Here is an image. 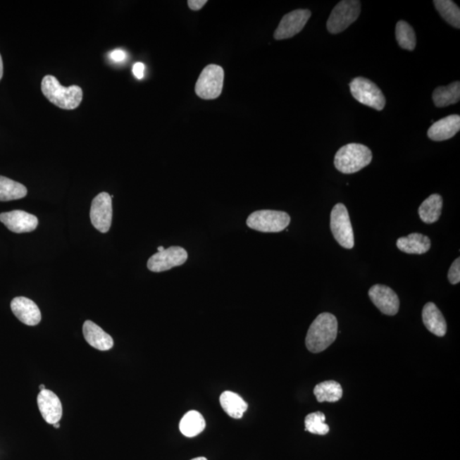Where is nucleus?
Segmentation results:
<instances>
[{
    "label": "nucleus",
    "instance_id": "22",
    "mask_svg": "<svg viewBox=\"0 0 460 460\" xmlns=\"http://www.w3.org/2000/svg\"><path fill=\"white\" fill-rule=\"evenodd\" d=\"M204 417L198 411L192 410L182 417L179 424L181 433L187 437H197L205 430Z\"/></svg>",
    "mask_w": 460,
    "mask_h": 460
},
{
    "label": "nucleus",
    "instance_id": "28",
    "mask_svg": "<svg viewBox=\"0 0 460 460\" xmlns=\"http://www.w3.org/2000/svg\"><path fill=\"white\" fill-rule=\"evenodd\" d=\"M325 416L323 413L316 412L309 414L305 418V430L312 434L325 435L329 433L328 425L325 424Z\"/></svg>",
    "mask_w": 460,
    "mask_h": 460
},
{
    "label": "nucleus",
    "instance_id": "11",
    "mask_svg": "<svg viewBox=\"0 0 460 460\" xmlns=\"http://www.w3.org/2000/svg\"><path fill=\"white\" fill-rule=\"evenodd\" d=\"M311 16V12L309 10H295L285 15L276 28L274 38L276 40H282L299 34Z\"/></svg>",
    "mask_w": 460,
    "mask_h": 460
},
{
    "label": "nucleus",
    "instance_id": "26",
    "mask_svg": "<svg viewBox=\"0 0 460 460\" xmlns=\"http://www.w3.org/2000/svg\"><path fill=\"white\" fill-rule=\"evenodd\" d=\"M435 9L445 21L455 28L460 27V10L451 0H435Z\"/></svg>",
    "mask_w": 460,
    "mask_h": 460
},
{
    "label": "nucleus",
    "instance_id": "34",
    "mask_svg": "<svg viewBox=\"0 0 460 460\" xmlns=\"http://www.w3.org/2000/svg\"><path fill=\"white\" fill-rule=\"evenodd\" d=\"M191 460H207V459L205 458V457H198V458H195V459H191Z\"/></svg>",
    "mask_w": 460,
    "mask_h": 460
},
{
    "label": "nucleus",
    "instance_id": "2",
    "mask_svg": "<svg viewBox=\"0 0 460 460\" xmlns=\"http://www.w3.org/2000/svg\"><path fill=\"white\" fill-rule=\"evenodd\" d=\"M42 89L44 97L60 108L71 110L78 108L83 99V91L78 85L65 87L52 75L44 76Z\"/></svg>",
    "mask_w": 460,
    "mask_h": 460
},
{
    "label": "nucleus",
    "instance_id": "16",
    "mask_svg": "<svg viewBox=\"0 0 460 460\" xmlns=\"http://www.w3.org/2000/svg\"><path fill=\"white\" fill-rule=\"evenodd\" d=\"M460 130V116L452 115L435 122L428 130L430 139L442 142L454 137Z\"/></svg>",
    "mask_w": 460,
    "mask_h": 460
},
{
    "label": "nucleus",
    "instance_id": "36",
    "mask_svg": "<svg viewBox=\"0 0 460 460\" xmlns=\"http://www.w3.org/2000/svg\"><path fill=\"white\" fill-rule=\"evenodd\" d=\"M164 250H165L164 247H162V246H161V247H158V252L163 251H164Z\"/></svg>",
    "mask_w": 460,
    "mask_h": 460
},
{
    "label": "nucleus",
    "instance_id": "31",
    "mask_svg": "<svg viewBox=\"0 0 460 460\" xmlns=\"http://www.w3.org/2000/svg\"><path fill=\"white\" fill-rule=\"evenodd\" d=\"M144 69H145V66L144 63H137L134 64V66L132 68V72L134 76H135L136 78L138 80H142V78H144Z\"/></svg>",
    "mask_w": 460,
    "mask_h": 460
},
{
    "label": "nucleus",
    "instance_id": "27",
    "mask_svg": "<svg viewBox=\"0 0 460 460\" xmlns=\"http://www.w3.org/2000/svg\"><path fill=\"white\" fill-rule=\"evenodd\" d=\"M396 38L399 46L404 50L414 51L416 47V35H415L413 27L405 21L397 23Z\"/></svg>",
    "mask_w": 460,
    "mask_h": 460
},
{
    "label": "nucleus",
    "instance_id": "17",
    "mask_svg": "<svg viewBox=\"0 0 460 460\" xmlns=\"http://www.w3.org/2000/svg\"><path fill=\"white\" fill-rule=\"evenodd\" d=\"M83 335L87 343L99 351L106 352L113 348V337L92 321L84 323Z\"/></svg>",
    "mask_w": 460,
    "mask_h": 460
},
{
    "label": "nucleus",
    "instance_id": "5",
    "mask_svg": "<svg viewBox=\"0 0 460 460\" xmlns=\"http://www.w3.org/2000/svg\"><path fill=\"white\" fill-rule=\"evenodd\" d=\"M223 80H225L223 69L218 65L210 64L203 69L199 75L195 85V92L202 99H218L223 91Z\"/></svg>",
    "mask_w": 460,
    "mask_h": 460
},
{
    "label": "nucleus",
    "instance_id": "4",
    "mask_svg": "<svg viewBox=\"0 0 460 460\" xmlns=\"http://www.w3.org/2000/svg\"><path fill=\"white\" fill-rule=\"evenodd\" d=\"M291 218L282 211L260 210L252 213L247 219V225L251 230L263 233H278L290 225Z\"/></svg>",
    "mask_w": 460,
    "mask_h": 460
},
{
    "label": "nucleus",
    "instance_id": "1",
    "mask_svg": "<svg viewBox=\"0 0 460 460\" xmlns=\"http://www.w3.org/2000/svg\"><path fill=\"white\" fill-rule=\"evenodd\" d=\"M337 335L336 317L331 313H321L309 327L305 344L312 353L323 352L335 341Z\"/></svg>",
    "mask_w": 460,
    "mask_h": 460
},
{
    "label": "nucleus",
    "instance_id": "33",
    "mask_svg": "<svg viewBox=\"0 0 460 460\" xmlns=\"http://www.w3.org/2000/svg\"><path fill=\"white\" fill-rule=\"evenodd\" d=\"M4 75V65L1 55H0V80H1Z\"/></svg>",
    "mask_w": 460,
    "mask_h": 460
},
{
    "label": "nucleus",
    "instance_id": "20",
    "mask_svg": "<svg viewBox=\"0 0 460 460\" xmlns=\"http://www.w3.org/2000/svg\"><path fill=\"white\" fill-rule=\"evenodd\" d=\"M443 201L441 195L434 194L430 195L418 209V215L423 222L434 223L441 217Z\"/></svg>",
    "mask_w": 460,
    "mask_h": 460
},
{
    "label": "nucleus",
    "instance_id": "10",
    "mask_svg": "<svg viewBox=\"0 0 460 460\" xmlns=\"http://www.w3.org/2000/svg\"><path fill=\"white\" fill-rule=\"evenodd\" d=\"M92 225L101 233H107L113 218L112 197L108 193H101L93 199L89 213Z\"/></svg>",
    "mask_w": 460,
    "mask_h": 460
},
{
    "label": "nucleus",
    "instance_id": "21",
    "mask_svg": "<svg viewBox=\"0 0 460 460\" xmlns=\"http://www.w3.org/2000/svg\"><path fill=\"white\" fill-rule=\"evenodd\" d=\"M220 404L230 417L236 419L242 418L248 409L247 403L238 394L232 392L222 393Z\"/></svg>",
    "mask_w": 460,
    "mask_h": 460
},
{
    "label": "nucleus",
    "instance_id": "9",
    "mask_svg": "<svg viewBox=\"0 0 460 460\" xmlns=\"http://www.w3.org/2000/svg\"><path fill=\"white\" fill-rule=\"evenodd\" d=\"M188 259V252L180 247H170L150 256L148 268L152 272H164L181 266Z\"/></svg>",
    "mask_w": 460,
    "mask_h": 460
},
{
    "label": "nucleus",
    "instance_id": "29",
    "mask_svg": "<svg viewBox=\"0 0 460 460\" xmlns=\"http://www.w3.org/2000/svg\"><path fill=\"white\" fill-rule=\"evenodd\" d=\"M451 284L456 285L460 282V259L458 258L455 260L449 271L447 275Z\"/></svg>",
    "mask_w": 460,
    "mask_h": 460
},
{
    "label": "nucleus",
    "instance_id": "37",
    "mask_svg": "<svg viewBox=\"0 0 460 460\" xmlns=\"http://www.w3.org/2000/svg\"><path fill=\"white\" fill-rule=\"evenodd\" d=\"M53 426H54L55 428H56V429L60 428V424H59V423H56V424L53 425Z\"/></svg>",
    "mask_w": 460,
    "mask_h": 460
},
{
    "label": "nucleus",
    "instance_id": "15",
    "mask_svg": "<svg viewBox=\"0 0 460 460\" xmlns=\"http://www.w3.org/2000/svg\"><path fill=\"white\" fill-rule=\"evenodd\" d=\"M11 307L16 318L25 325H36L42 321L38 305L30 299L18 297L12 300Z\"/></svg>",
    "mask_w": 460,
    "mask_h": 460
},
{
    "label": "nucleus",
    "instance_id": "30",
    "mask_svg": "<svg viewBox=\"0 0 460 460\" xmlns=\"http://www.w3.org/2000/svg\"><path fill=\"white\" fill-rule=\"evenodd\" d=\"M109 58L115 63H121L126 58V53L122 50H116L110 52Z\"/></svg>",
    "mask_w": 460,
    "mask_h": 460
},
{
    "label": "nucleus",
    "instance_id": "8",
    "mask_svg": "<svg viewBox=\"0 0 460 460\" xmlns=\"http://www.w3.org/2000/svg\"><path fill=\"white\" fill-rule=\"evenodd\" d=\"M330 226L337 242L345 249H352L355 245L353 228L348 210L342 203L333 207Z\"/></svg>",
    "mask_w": 460,
    "mask_h": 460
},
{
    "label": "nucleus",
    "instance_id": "13",
    "mask_svg": "<svg viewBox=\"0 0 460 460\" xmlns=\"http://www.w3.org/2000/svg\"><path fill=\"white\" fill-rule=\"evenodd\" d=\"M0 221L8 230L18 234L34 231L39 225V220L35 215L21 210L0 214Z\"/></svg>",
    "mask_w": 460,
    "mask_h": 460
},
{
    "label": "nucleus",
    "instance_id": "14",
    "mask_svg": "<svg viewBox=\"0 0 460 460\" xmlns=\"http://www.w3.org/2000/svg\"><path fill=\"white\" fill-rule=\"evenodd\" d=\"M37 403L44 421L55 425L63 416V406L60 399L51 390H44L37 397Z\"/></svg>",
    "mask_w": 460,
    "mask_h": 460
},
{
    "label": "nucleus",
    "instance_id": "32",
    "mask_svg": "<svg viewBox=\"0 0 460 460\" xmlns=\"http://www.w3.org/2000/svg\"><path fill=\"white\" fill-rule=\"evenodd\" d=\"M206 0H189L188 6L192 11H199L206 6Z\"/></svg>",
    "mask_w": 460,
    "mask_h": 460
},
{
    "label": "nucleus",
    "instance_id": "7",
    "mask_svg": "<svg viewBox=\"0 0 460 460\" xmlns=\"http://www.w3.org/2000/svg\"><path fill=\"white\" fill-rule=\"evenodd\" d=\"M352 94L359 103L381 111L385 108L386 99L380 88L373 81L357 77L349 83Z\"/></svg>",
    "mask_w": 460,
    "mask_h": 460
},
{
    "label": "nucleus",
    "instance_id": "3",
    "mask_svg": "<svg viewBox=\"0 0 460 460\" xmlns=\"http://www.w3.org/2000/svg\"><path fill=\"white\" fill-rule=\"evenodd\" d=\"M373 160V154L368 147L349 144L341 147L335 158V166L344 174H352L368 166Z\"/></svg>",
    "mask_w": 460,
    "mask_h": 460
},
{
    "label": "nucleus",
    "instance_id": "18",
    "mask_svg": "<svg viewBox=\"0 0 460 460\" xmlns=\"http://www.w3.org/2000/svg\"><path fill=\"white\" fill-rule=\"evenodd\" d=\"M423 323L427 329L435 336L443 337L447 332L445 316L433 303H427L422 311Z\"/></svg>",
    "mask_w": 460,
    "mask_h": 460
},
{
    "label": "nucleus",
    "instance_id": "12",
    "mask_svg": "<svg viewBox=\"0 0 460 460\" xmlns=\"http://www.w3.org/2000/svg\"><path fill=\"white\" fill-rule=\"evenodd\" d=\"M370 299L383 314L397 315L400 308V300L392 288L385 285H374L368 292Z\"/></svg>",
    "mask_w": 460,
    "mask_h": 460
},
{
    "label": "nucleus",
    "instance_id": "35",
    "mask_svg": "<svg viewBox=\"0 0 460 460\" xmlns=\"http://www.w3.org/2000/svg\"><path fill=\"white\" fill-rule=\"evenodd\" d=\"M39 390H40V392H42V390H46V386H44V385H39Z\"/></svg>",
    "mask_w": 460,
    "mask_h": 460
},
{
    "label": "nucleus",
    "instance_id": "24",
    "mask_svg": "<svg viewBox=\"0 0 460 460\" xmlns=\"http://www.w3.org/2000/svg\"><path fill=\"white\" fill-rule=\"evenodd\" d=\"M314 394L318 402H337L343 397V389L335 380L324 381L316 386Z\"/></svg>",
    "mask_w": 460,
    "mask_h": 460
},
{
    "label": "nucleus",
    "instance_id": "23",
    "mask_svg": "<svg viewBox=\"0 0 460 460\" xmlns=\"http://www.w3.org/2000/svg\"><path fill=\"white\" fill-rule=\"evenodd\" d=\"M433 99L437 108H445L459 103L460 99L459 81H456L447 87H437L433 92Z\"/></svg>",
    "mask_w": 460,
    "mask_h": 460
},
{
    "label": "nucleus",
    "instance_id": "6",
    "mask_svg": "<svg viewBox=\"0 0 460 460\" xmlns=\"http://www.w3.org/2000/svg\"><path fill=\"white\" fill-rule=\"evenodd\" d=\"M361 14V2L344 0L335 7L330 15L327 28L332 35L340 34L355 23Z\"/></svg>",
    "mask_w": 460,
    "mask_h": 460
},
{
    "label": "nucleus",
    "instance_id": "19",
    "mask_svg": "<svg viewBox=\"0 0 460 460\" xmlns=\"http://www.w3.org/2000/svg\"><path fill=\"white\" fill-rule=\"evenodd\" d=\"M398 249L409 254H424L430 249L431 242L428 236L414 233L397 240Z\"/></svg>",
    "mask_w": 460,
    "mask_h": 460
},
{
    "label": "nucleus",
    "instance_id": "25",
    "mask_svg": "<svg viewBox=\"0 0 460 460\" xmlns=\"http://www.w3.org/2000/svg\"><path fill=\"white\" fill-rule=\"evenodd\" d=\"M27 190L22 183L0 176V201H11L26 197Z\"/></svg>",
    "mask_w": 460,
    "mask_h": 460
}]
</instances>
